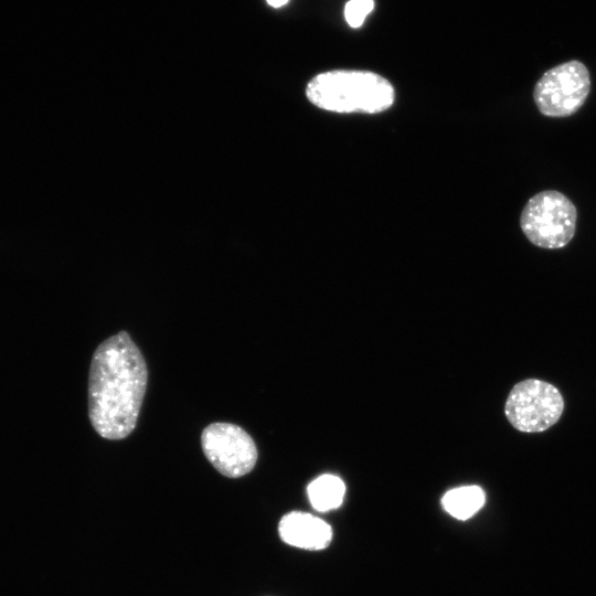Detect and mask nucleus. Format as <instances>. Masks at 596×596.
Segmentation results:
<instances>
[{"instance_id": "obj_9", "label": "nucleus", "mask_w": 596, "mask_h": 596, "mask_svg": "<svg viewBox=\"0 0 596 596\" xmlns=\"http://www.w3.org/2000/svg\"><path fill=\"white\" fill-rule=\"evenodd\" d=\"M344 492L343 481L333 475H322L307 488L311 505L321 512L337 509L342 503Z\"/></svg>"}, {"instance_id": "obj_6", "label": "nucleus", "mask_w": 596, "mask_h": 596, "mask_svg": "<svg viewBox=\"0 0 596 596\" xmlns=\"http://www.w3.org/2000/svg\"><path fill=\"white\" fill-rule=\"evenodd\" d=\"M201 445L213 467L228 478H240L248 473L257 460V448L253 438L234 424H210L202 432Z\"/></svg>"}, {"instance_id": "obj_8", "label": "nucleus", "mask_w": 596, "mask_h": 596, "mask_svg": "<svg viewBox=\"0 0 596 596\" xmlns=\"http://www.w3.org/2000/svg\"><path fill=\"white\" fill-rule=\"evenodd\" d=\"M485 503V492L478 486H465L449 490L441 499L446 512L458 520L472 517Z\"/></svg>"}, {"instance_id": "obj_5", "label": "nucleus", "mask_w": 596, "mask_h": 596, "mask_svg": "<svg viewBox=\"0 0 596 596\" xmlns=\"http://www.w3.org/2000/svg\"><path fill=\"white\" fill-rule=\"evenodd\" d=\"M563 408V397L554 385L528 379L513 386L504 412L510 424L518 430L539 433L554 425Z\"/></svg>"}, {"instance_id": "obj_10", "label": "nucleus", "mask_w": 596, "mask_h": 596, "mask_svg": "<svg viewBox=\"0 0 596 596\" xmlns=\"http://www.w3.org/2000/svg\"><path fill=\"white\" fill-rule=\"evenodd\" d=\"M373 9L374 0H350L344 7L345 21L351 28L358 29Z\"/></svg>"}, {"instance_id": "obj_2", "label": "nucleus", "mask_w": 596, "mask_h": 596, "mask_svg": "<svg viewBox=\"0 0 596 596\" xmlns=\"http://www.w3.org/2000/svg\"><path fill=\"white\" fill-rule=\"evenodd\" d=\"M306 96L323 110L339 114H377L395 98L393 85L382 75L361 70H332L315 75Z\"/></svg>"}, {"instance_id": "obj_7", "label": "nucleus", "mask_w": 596, "mask_h": 596, "mask_svg": "<svg viewBox=\"0 0 596 596\" xmlns=\"http://www.w3.org/2000/svg\"><path fill=\"white\" fill-rule=\"evenodd\" d=\"M278 531L285 543L305 550L326 549L332 540V530L327 522L299 511L285 514Z\"/></svg>"}, {"instance_id": "obj_1", "label": "nucleus", "mask_w": 596, "mask_h": 596, "mask_svg": "<svg viewBox=\"0 0 596 596\" xmlns=\"http://www.w3.org/2000/svg\"><path fill=\"white\" fill-rule=\"evenodd\" d=\"M148 381L145 359L126 331L95 350L88 379V415L104 438L117 440L134 430Z\"/></svg>"}, {"instance_id": "obj_4", "label": "nucleus", "mask_w": 596, "mask_h": 596, "mask_svg": "<svg viewBox=\"0 0 596 596\" xmlns=\"http://www.w3.org/2000/svg\"><path fill=\"white\" fill-rule=\"evenodd\" d=\"M590 86L587 66L578 60H571L547 70L538 79L533 100L543 116L566 118L584 106Z\"/></svg>"}, {"instance_id": "obj_3", "label": "nucleus", "mask_w": 596, "mask_h": 596, "mask_svg": "<svg viewBox=\"0 0 596 596\" xmlns=\"http://www.w3.org/2000/svg\"><path fill=\"white\" fill-rule=\"evenodd\" d=\"M519 223L531 244L544 249H558L575 235L577 209L564 193L543 190L528 200Z\"/></svg>"}, {"instance_id": "obj_11", "label": "nucleus", "mask_w": 596, "mask_h": 596, "mask_svg": "<svg viewBox=\"0 0 596 596\" xmlns=\"http://www.w3.org/2000/svg\"><path fill=\"white\" fill-rule=\"evenodd\" d=\"M266 1L273 8H280L288 2V0H266Z\"/></svg>"}]
</instances>
